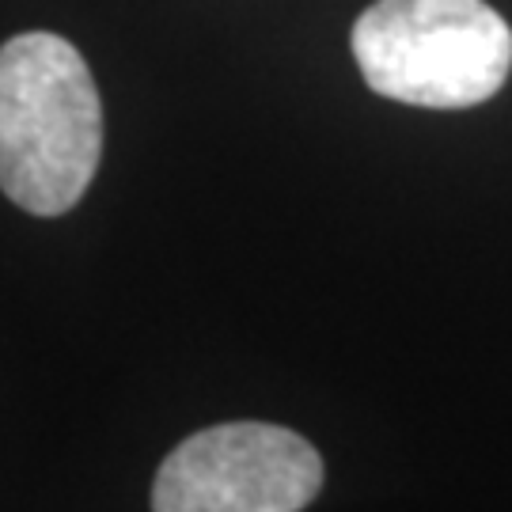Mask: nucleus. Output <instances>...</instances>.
Segmentation results:
<instances>
[{
  "mask_svg": "<svg viewBox=\"0 0 512 512\" xmlns=\"http://www.w3.org/2000/svg\"><path fill=\"white\" fill-rule=\"evenodd\" d=\"M319 490L323 459L300 433L228 421L186 437L160 463L152 512H300Z\"/></svg>",
  "mask_w": 512,
  "mask_h": 512,
  "instance_id": "7ed1b4c3",
  "label": "nucleus"
},
{
  "mask_svg": "<svg viewBox=\"0 0 512 512\" xmlns=\"http://www.w3.org/2000/svg\"><path fill=\"white\" fill-rule=\"evenodd\" d=\"M103 160V103L84 54L54 31L0 46V190L31 217H61Z\"/></svg>",
  "mask_w": 512,
  "mask_h": 512,
  "instance_id": "f257e3e1",
  "label": "nucleus"
},
{
  "mask_svg": "<svg viewBox=\"0 0 512 512\" xmlns=\"http://www.w3.org/2000/svg\"><path fill=\"white\" fill-rule=\"evenodd\" d=\"M349 46L368 88L406 107H478L512 73V27L486 0H372Z\"/></svg>",
  "mask_w": 512,
  "mask_h": 512,
  "instance_id": "f03ea898",
  "label": "nucleus"
}]
</instances>
